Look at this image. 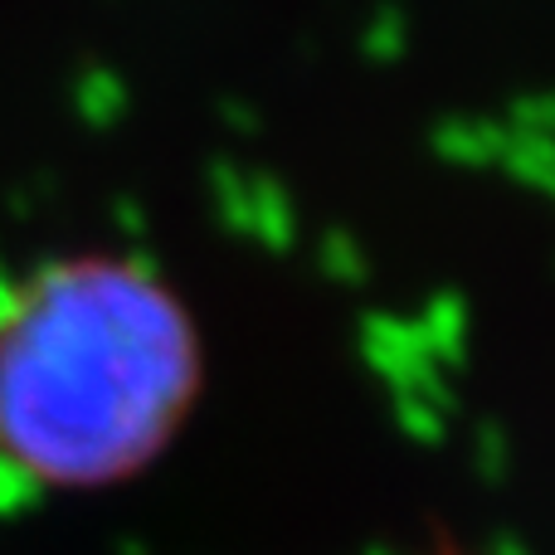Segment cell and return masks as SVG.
<instances>
[{"mask_svg":"<svg viewBox=\"0 0 555 555\" xmlns=\"http://www.w3.org/2000/svg\"><path fill=\"white\" fill-rule=\"evenodd\" d=\"M201 385V326L152 269L49 263L0 312V459L59 492L117 488L171 449Z\"/></svg>","mask_w":555,"mask_h":555,"instance_id":"obj_1","label":"cell"}]
</instances>
